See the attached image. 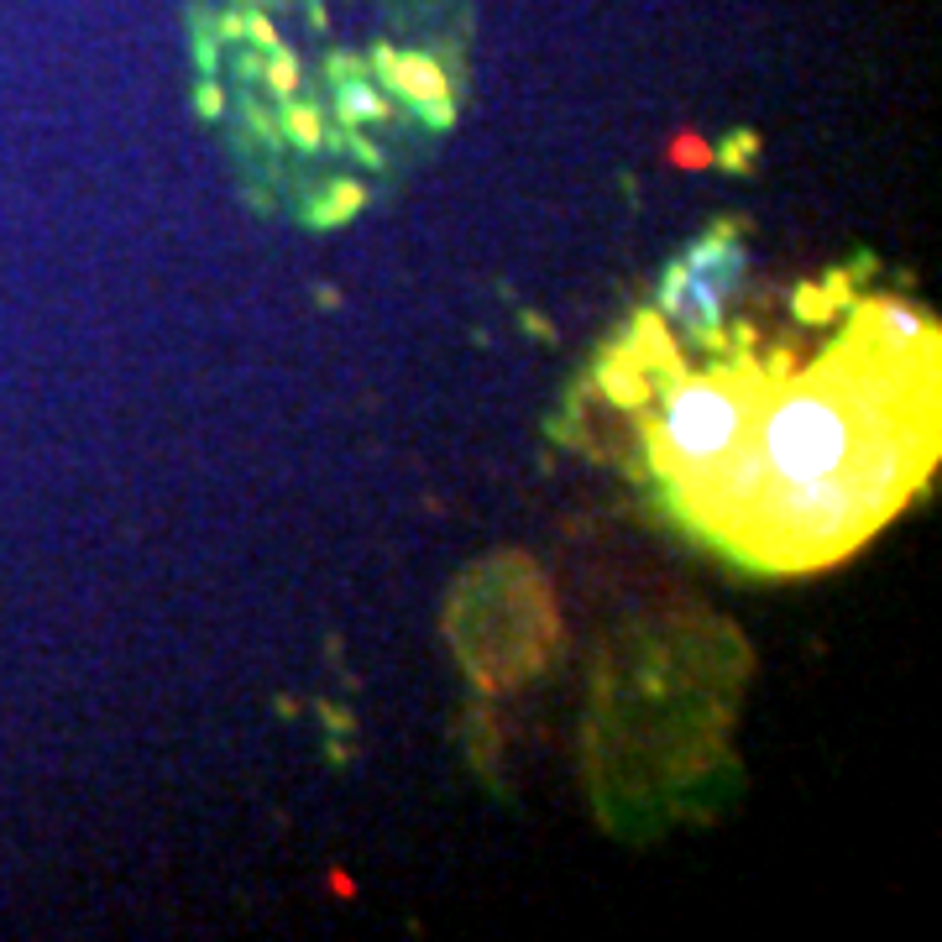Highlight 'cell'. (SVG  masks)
I'll return each mask as SVG.
<instances>
[{"label": "cell", "mask_w": 942, "mask_h": 942, "mask_svg": "<svg viewBox=\"0 0 942 942\" xmlns=\"http://www.w3.org/2000/svg\"><path fill=\"white\" fill-rule=\"evenodd\" d=\"M743 441L754 445V456L765 467V487H786V482H812V476L849 471L875 435L843 404V387H838L832 361H827L823 372H812L791 387L769 383L754 404Z\"/></svg>", "instance_id": "obj_1"}, {"label": "cell", "mask_w": 942, "mask_h": 942, "mask_svg": "<svg viewBox=\"0 0 942 942\" xmlns=\"http://www.w3.org/2000/svg\"><path fill=\"white\" fill-rule=\"evenodd\" d=\"M775 383L760 367H738V372H702V378H680L665 387V413L649 430V450L665 467V476L686 487L691 476H702L717 456H728L743 445L749 419L760 393Z\"/></svg>", "instance_id": "obj_2"}, {"label": "cell", "mask_w": 942, "mask_h": 942, "mask_svg": "<svg viewBox=\"0 0 942 942\" xmlns=\"http://www.w3.org/2000/svg\"><path fill=\"white\" fill-rule=\"evenodd\" d=\"M738 278H743V246H738L734 226H717L665 272L660 309L686 335H697L706 346H723V298L738 289Z\"/></svg>", "instance_id": "obj_3"}, {"label": "cell", "mask_w": 942, "mask_h": 942, "mask_svg": "<svg viewBox=\"0 0 942 942\" xmlns=\"http://www.w3.org/2000/svg\"><path fill=\"white\" fill-rule=\"evenodd\" d=\"M858 324H864V330H880L884 352H895V356L921 346V341H932V320H921V309L901 304V298H875V304H864Z\"/></svg>", "instance_id": "obj_4"}, {"label": "cell", "mask_w": 942, "mask_h": 942, "mask_svg": "<svg viewBox=\"0 0 942 942\" xmlns=\"http://www.w3.org/2000/svg\"><path fill=\"white\" fill-rule=\"evenodd\" d=\"M361 205H367V189H361L356 178H335L320 200L309 205V215H304V220H309V226H320V231H330V226H346Z\"/></svg>", "instance_id": "obj_5"}, {"label": "cell", "mask_w": 942, "mask_h": 942, "mask_svg": "<svg viewBox=\"0 0 942 942\" xmlns=\"http://www.w3.org/2000/svg\"><path fill=\"white\" fill-rule=\"evenodd\" d=\"M335 116H341V126H372V120L387 116V100L378 94V85H367V79H352V85H341Z\"/></svg>", "instance_id": "obj_6"}, {"label": "cell", "mask_w": 942, "mask_h": 942, "mask_svg": "<svg viewBox=\"0 0 942 942\" xmlns=\"http://www.w3.org/2000/svg\"><path fill=\"white\" fill-rule=\"evenodd\" d=\"M283 126H289V137H294L304 152L324 148V137H330V131H324V116H320V111H309V105H289Z\"/></svg>", "instance_id": "obj_7"}, {"label": "cell", "mask_w": 942, "mask_h": 942, "mask_svg": "<svg viewBox=\"0 0 942 942\" xmlns=\"http://www.w3.org/2000/svg\"><path fill=\"white\" fill-rule=\"evenodd\" d=\"M671 163H676V168H712L717 157H712V148L697 142V137H676V142H671Z\"/></svg>", "instance_id": "obj_8"}, {"label": "cell", "mask_w": 942, "mask_h": 942, "mask_svg": "<svg viewBox=\"0 0 942 942\" xmlns=\"http://www.w3.org/2000/svg\"><path fill=\"white\" fill-rule=\"evenodd\" d=\"M754 152H760V137H754V131H738V137H734V142H728L723 152L712 148V157H723V168H734V174H743Z\"/></svg>", "instance_id": "obj_9"}, {"label": "cell", "mask_w": 942, "mask_h": 942, "mask_svg": "<svg viewBox=\"0 0 942 942\" xmlns=\"http://www.w3.org/2000/svg\"><path fill=\"white\" fill-rule=\"evenodd\" d=\"M294 79H298V63H294V53H289V48L267 53V85L278 89V94H289V89H294Z\"/></svg>", "instance_id": "obj_10"}, {"label": "cell", "mask_w": 942, "mask_h": 942, "mask_svg": "<svg viewBox=\"0 0 942 942\" xmlns=\"http://www.w3.org/2000/svg\"><path fill=\"white\" fill-rule=\"evenodd\" d=\"M838 298H843V294H823V289H801V294H795V309H801L806 320H827V315L838 309Z\"/></svg>", "instance_id": "obj_11"}, {"label": "cell", "mask_w": 942, "mask_h": 942, "mask_svg": "<svg viewBox=\"0 0 942 942\" xmlns=\"http://www.w3.org/2000/svg\"><path fill=\"white\" fill-rule=\"evenodd\" d=\"M194 111H200L205 120H215L220 111H226V94H220V89L209 85V79H200V89H194Z\"/></svg>", "instance_id": "obj_12"}, {"label": "cell", "mask_w": 942, "mask_h": 942, "mask_svg": "<svg viewBox=\"0 0 942 942\" xmlns=\"http://www.w3.org/2000/svg\"><path fill=\"white\" fill-rule=\"evenodd\" d=\"M419 116L430 120L435 131H445V126L456 120V100H435V105H419Z\"/></svg>", "instance_id": "obj_13"}, {"label": "cell", "mask_w": 942, "mask_h": 942, "mask_svg": "<svg viewBox=\"0 0 942 942\" xmlns=\"http://www.w3.org/2000/svg\"><path fill=\"white\" fill-rule=\"evenodd\" d=\"M330 890H335V895H352L356 884H352V880H346V875H330Z\"/></svg>", "instance_id": "obj_14"}]
</instances>
